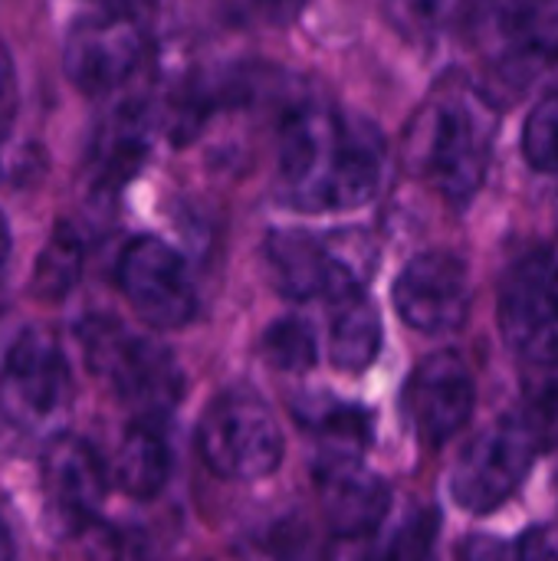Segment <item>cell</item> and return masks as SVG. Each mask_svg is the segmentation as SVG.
Listing matches in <instances>:
<instances>
[{
  "label": "cell",
  "mask_w": 558,
  "mask_h": 561,
  "mask_svg": "<svg viewBox=\"0 0 558 561\" xmlns=\"http://www.w3.org/2000/svg\"><path fill=\"white\" fill-rule=\"evenodd\" d=\"M79 342L89 368L105 378L109 388L138 417L158 421L181 401L184 375L164 345L128 332L118 319L105 316L86 319L79 329Z\"/></svg>",
  "instance_id": "obj_3"
},
{
  "label": "cell",
  "mask_w": 558,
  "mask_h": 561,
  "mask_svg": "<svg viewBox=\"0 0 558 561\" xmlns=\"http://www.w3.org/2000/svg\"><path fill=\"white\" fill-rule=\"evenodd\" d=\"M460 13L464 0H388V16L408 39H437Z\"/></svg>",
  "instance_id": "obj_22"
},
{
  "label": "cell",
  "mask_w": 558,
  "mask_h": 561,
  "mask_svg": "<svg viewBox=\"0 0 558 561\" xmlns=\"http://www.w3.org/2000/svg\"><path fill=\"white\" fill-rule=\"evenodd\" d=\"M434 533H437V516H434V513L414 516V519L401 529V536L395 539L391 556H401V559L428 556V549H431V542H434Z\"/></svg>",
  "instance_id": "obj_24"
},
{
  "label": "cell",
  "mask_w": 558,
  "mask_h": 561,
  "mask_svg": "<svg viewBox=\"0 0 558 561\" xmlns=\"http://www.w3.org/2000/svg\"><path fill=\"white\" fill-rule=\"evenodd\" d=\"M197 450L210 473L230 483H253L283 463V427L260 394L230 388L217 394L201 424Z\"/></svg>",
  "instance_id": "obj_4"
},
{
  "label": "cell",
  "mask_w": 558,
  "mask_h": 561,
  "mask_svg": "<svg viewBox=\"0 0 558 561\" xmlns=\"http://www.w3.org/2000/svg\"><path fill=\"white\" fill-rule=\"evenodd\" d=\"M395 309L414 332L444 335L464 325L470 312V273L444 250L418 253L395 279Z\"/></svg>",
  "instance_id": "obj_10"
},
{
  "label": "cell",
  "mask_w": 558,
  "mask_h": 561,
  "mask_svg": "<svg viewBox=\"0 0 558 561\" xmlns=\"http://www.w3.org/2000/svg\"><path fill=\"white\" fill-rule=\"evenodd\" d=\"M523 154L539 174L558 178V89L533 105L523 125Z\"/></svg>",
  "instance_id": "obj_23"
},
{
  "label": "cell",
  "mask_w": 558,
  "mask_h": 561,
  "mask_svg": "<svg viewBox=\"0 0 558 561\" xmlns=\"http://www.w3.org/2000/svg\"><path fill=\"white\" fill-rule=\"evenodd\" d=\"M543 444V431L529 411H513L474 434L454 470L451 496L460 510L474 516L497 513L526 480Z\"/></svg>",
  "instance_id": "obj_5"
},
{
  "label": "cell",
  "mask_w": 558,
  "mask_h": 561,
  "mask_svg": "<svg viewBox=\"0 0 558 561\" xmlns=\"http://www.w3.org/2000/svg\"><path fill=\"white\" fill-rule=\"evenodd\" d=\"M477 404L467 362L454 352L428 355L405 385V411L414 434L428 447H441L464 431Z\"/></svg>",
  "instance_id": "obj_11"
},
{
  "label": "cell",
  "mask_w": 558,
  "mask_h": 561,
  "mask_svg": "<svg viewBox=\"0 0 558 561\" xmlns=\"http://www.w3.org/2000/svg\"><path fill=\"white\" fill-rule=\"evenodd\" d=\"M316 437H319L316 477H322L362 460V450L372 440V424L368 414L358 408H335L316 421Z\"/></svg>",
  "instance_id": "obj_19"
},
{
  "label": "cell",
  "mask_w": 558,
  "mask_h": 561,
  "mask_svg": "<svg viewBox=\"0 0 558 561\" xmlns=\"http://www.w3.org/2000/svg\"><path fill=\"white\" fill-rule=\"evenodd\" d=\"M263 358L286 375H303L316 365L319 358V345L316 335L309 329V322L303 319H280L266 329L263 335Z\"/></svg>",
  "instance_id": "obj_21"
},
{
  "label": "cell",
  "mask_w": 558,
  "mask_h": 561,
  "mask_svg": "<svg viewBox=\"0 0 558 561\" xmlns=\"http://www.w3.org/2000/svg\"><path fill=\"white\" fill-rule=\"evenodd\" d=\"M118 286L132 309L155 329H181L197 312L187 263L158 237H138L118 260Z\"/></svg>",
  "instance_id": "obj_9"
},
{
  "label": "cell",
  "mask_w": 558,
  "mask_h": 561,
  "mask_svg": "<svg viewBox=\"0 0 558 561\" xmlns=\"http://www.w3.org/2000/svg\"><path fill=\"white\" fill-rule=\"evenodd\" d=\"M171 477V447L155 417H138L109 460V480L132 500H151Z\"/></svg>",
  "instance_id": "obj_16"
},
{
  "label": "cell",
  "mask_w": 558,
  "mask_h": 561,
  "mask_svg": "<svg viewBox=\"0 0 558 561\" xmlns=\"http://www.w3.org/2000/svg\"><path fill=\"white\" fill-rule=\"evenodd\" d=\"M385 178V138L375 125L329 105L299 108L280 138L276 187L303 214L365 207Z\"/></svg>",
  "instance_id": "obj_1"
},
{
  "label": "cell",
  "mask_w": 558,
  "mask_h": 561,
  "mask_svg": "<svg viewBox=\"0 0 558 561\" xmlns=\"http://www.w3.org/2000/svg\"><path fill=\"white\" fill-rule=\"evenodd\" d=\"M3 394L30 421H49L72 398V368L46 329H26L7 352Z\"/></svg>",
  "instance_id": "obj_14"
},
{
  "label": "cell",
  "mask_w": 558,
  "mask_h": 561,
  "mask_svg": "<svg viewBox=\"0 0 558 561\" xmlns=\"http://www.w3.org/2000/svg\"><path fill=\"white\" fill-rule=\"evenodd\" d=\"M474 33L510 79H533L558 59V0H480Z\"/></svg>",
  "instance_id": "obj_7"
},
{
  "label": "cell",
  "mask_w": 558,
  "mask_h": 561,
  "mask_svg": "<svg viewBox=\"0 0 558 561\" xmlns=\"http://www.w3.org/2000/svg\"><path fill=\"white\" fill-rule=\"evenodd\" d=\"M10 243H13V237H10V220H7L3 210H0V266H3L7 256H10Z\"/></svg>",
  "instance_id": "obj_27"
},
{
  "label": "cell",
  "mask_w": 558,
  "mask_h": 561,
  "mask_svg": "<svg viewBox=\"0 0 558 561\" xmlns=\"http://www.w3.org/2000/svg\"><path fill=\"white\" fill-rule=\"evenodd\" d=\"M145 49L148 36L141 20L132 10L115 7L72 26L62 49V69L79 92L109 95L135 76Z\"/></svg>",
  "instance_id": "obj_8"
},
{
  "label": "cell",
  "mask_w": 558,
  "mask_h": 561,
  "mask_svg": "<svg viewBox=\"0 0 558 561\" xmlns=\"http://www.w3.org/2000/svg\"><path fill=\"white\" fill-rule=\"evenodd\" d=\"M516 552H520L523 559H558V523H553V526H539V529H529V533L520 539Z\"/></svg>",
  "instance_id": "obj_25"
},
{
  "label": "cell",
  "mask_w": 558,
  "mask_h": 561,
  "mask_svg": "<svg viewBox=\"0 0 558 561\" xmlns=\"http://www.w3.org/2000/svg\"><path fill=\"white\" fill-rule=\"evenodd\" d=\"M319 486L326 523L335 539H368L388 516L391 493L375 473L362 470V463L322 473Z\"/></svg>",
  "instance_id": "obj_15"
},
{
  "label": "cell",
  "mask_w": 558,
  "mask_h": 561,
  "mask_svg": "<svg viewBox=\"0 0 558 561\" xmlns=\"http://www.w3.org/2000/svg\"><path fill=\"white\" fill-rule=\"evenodd\" d=\"M7 89H10V62H7V53H3V46H0V102H3Z\"/></svg>",
  "instance_id": "obj_28"
},
{
  "label": "cell",
  "mask_w": 558,
  "mask_h": 561,
  "mask_svg": "<svg viewBox=\"0 0 558 561\" xmlns=\"http://www.w3.org/2000/svg\"><path fill=\"white\" fill-rule=\"evenodd\" d=\"M82 266H86V247L82 240L62 224L53 230L49 243L43 247L39 260H36V273H33V296H39L43 302H62L79 276H82Z\"/></svg>",
  "instance_id": "obj_20"
},
{
  "label": "cell",
  "mask_w": 558,
  "mask_h": 561,
  "mask_svg": "<svg viewBox=\"0 0 558 561\" xmlns=\"http://www.w3.org/2000/svg\"><path fill=\"white\" fill-rule=\"evenodd\" d=\"M266 263L283 296L296 302H332L365 286L372 243L362 233L316 237L306 230H280L266 240Z\"/></svg>",
  "instance_id": "obj_6"
},
{
  "label": "cell",
  "mask_w": 558,
  "mask_h": 561,
  "mask_svg": "<svg viewBox=\"0 0 558 561\" xmlns=\"http://www.w3.org/2000/svg\"><path fill=\"white\" fill-rule=\"evenodd\" d=\"M260 13L273 23H289L299 16V10L306 7V0H257Z\"/></svg>",
  "instance_id": "obj_26"
},
{
  "label": "cell",
  "mask_w": 558,
  "mask_h": 561,
  "mask_svg": "<svg viewBox=\"0 0 558 561\" xmlns=\"http://www.w3.org/2000/svg\"><path fill=\"white\" fill-rule=\"evenodd\" d=\"M382 352V319L365 289L332 299L329 322V358L339 371L362 375Z\"/></svg>",
  "instance_id": "obj_17"
},
{
  "label": "cell",
  "mask_w": 558,
  "mask_h": 561,
  "mask_svg": "<svg viewBox=\"0 0 558 561\" xmlns=\"http://www.w3.org/2000/svg\"><path fill=\"white\" fill-rule=\"evenodd\" d=\"M497 319L503 342L526 355L558 329V253L533 250L510 266L500 286Z\"/></svg>",
  "instance_id": "obj_12"
},
{
  "label": "cell",
  "mask_w": 558,
  "mask_h": 561,
  "mask_svg": "<svg viewBox=\"0 0 558 561\" xmlns=\"http://www.w3.org/2000/svg\"><path fill=\"white\" fill-rule=\"evenodd\" d=\"M39 480L49 516L69 533L86 529L109 493V467L102 463L99 450L72 434H62L46 447Z\"/></svg>",
  "instance_id": "obj_13"
},
{
  "label": "cell",
  "mask_w": 558,
  "mask_h": 561,
  "mask_svg": "<svg viewBox=\"0 0 558 561\" xmlns=\"http://www.w3.org/2000/svg\"><path fill=\"white\" fill-rule=\"evenodd\" d=\"M145 154H148V118L141 112H115V118L102 125L92 148L95 181L102 187L128 181L145 161Z\"/></svg>",
  "instance_id": "obj_18"
},
{
  "label": "cell",
  "mask_w": 558,
  "mask_h": 561,
  "mask_svg": "<svg viewBox=\"0 0 558 561\" xmlns=\"http://www.w3.org/2000/svg\"><path fill=\"white\" fill-rule=\"evenodd\" d=\"M497 112L470 85H441L408 131V164L447 204L464 207L487 181Z\"/></svg>",
  "instance_id": "obj_2"
},
{
  "label": "cell",
  "mask_w": 558,
  "mask_h": 561,
  "mask_svg": "<svg viewBox=\"0 0 558 561\" xmlns=\"http://www.w3.org/2000/svg\"><path fill=\"white\" fill-rule=\"evenodd\" d=\"M556 220H558V207H556Z\"/></svg>",
  "instance_id": "obj_29"
}]
</instances>
